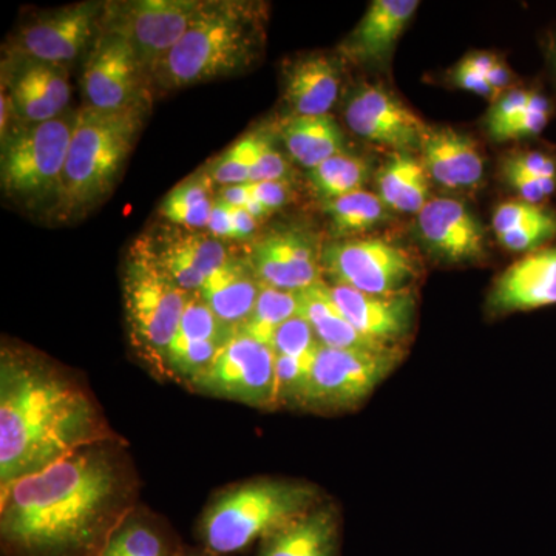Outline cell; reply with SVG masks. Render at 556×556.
<instances>
[{"label": "cell", "instance_id": "cell-1", "mask_svg": "<svg viewBox=\"0 0 556 556\" xmlns=\"http://www.w3.org/2000/svg\"><path fill=\"white\" fill-rule=\"evenodd\" d=\"M137 475L119 439L98 442L0 490L3 556H100L135 510Z\"/></svg>", "mask_w": 556, "mask_h": 556}, {"label": "cell", "instance_id": "cell-2", "mask_svg": "<svg viewBox=\"0 0 556 556\" xmlns=\"http://www.w3.org/2000/svg\"><path fill=\"white\" fill-rule=\"evenodd\" d=\"M118 439L83 382L30 348L0 353V490L80 448Z\"/></svg>", "mask_w": 556, "mask_h": 556}, {"label": "cell", "instance_id": "cell-3", "mask_svg": "<svg viewBox=\"0 0 556 556\" xmlns=\"http://www.w3.org/2000/svg\"><path fill=\"white\" fill-rule=\"evenodd\" d=\"M306 482L255 479L219 493L201 515L199 540L208 554H241L320 504Z\"/></svg>", "mask_w": 556, "mask_h": 556}, {"label": "cell", "instance_id": "cell-4", "mask_svg": "<svg viewBox=\"0 0 556 556\" xmlns=\"http://www.w3.org/2000/svg\"><path fill=\"white\" fill-rule=\"evenodd\" d=\"M260 33L252 5L211 2L150 80L169 91L239 73L257 56Z\"/></svg>", "mask_w": 556, "mask_h": 556}, {"label": "cell", "instance_id": "cell-5", "mask_svg": "<svg viewBox=\"0 0 556 556\" xmlns=\"http://www.w3.org/2000/svg\"><path fill=\"white\" fill-rule=\"evenodd\" d=\"M142 118L144 108L102 112L84 105L76 112L56 197L61 217L83 214L105 199L129 159Z\"/></svg>", "mask_w": 556, "mask_h": 556}, {"label": "cell", "instance_id": "cell-6", "mask_svg": "<svg viewBox=\"0 0 556 556\" xmlns=\"http://www.w3.org/2000/svg\"><path fill=\"white\" fill-rule=\"evenodd\" d=\"M124 306L130 343L153 375L166 378V356L188 305L189 292L161 265L155 247L138 241L123 274Z\"/></svg>", "mask_w": 556, "mask_h": 556}, {"label": "cell", "instance_id": "cell-7", "mask_svg": "<svg viewBox=\"0 0 556 556\" xmlns=\"http://www.w3.org/2000/svg\"><path fill=\"white\" fill-rule=\"evenodd\" d=\"M401 356L399 348L358 351L318 346L299 408L339 413L356 407L393 371Z\"/></svg>", "mask_w": 556, "mask_h": 556}, {"label": "cell", "instance_id": "cell-8", "mask_svg": "<svg viewBox=\"0 0 556 556\" xmlns=\"http://www.w3.org/2000/svg\"><path fill=\"white\" fill-rule=\"evenodd\" d=\"M211 2L199 0H138L102 9V31L130 43L149 80Z\"/></svg>", "mask_w": 556, "mask_h": 556}, {"label": "cell", "instance_id": "cell-9", "mask_svg": "<svg viewBox=\"0 0 556 556\" xmlns=\"http://www.w3.org/2000/svg\"><path fill=\"white\" fill-rule=\"evenodd\" d=\"M76 113L25 127L10 139L2 155V189L21 200H40L56 195Z\"/></svg>", "mask_w": 556, "mask_h": 556}, {"label": "cell", "instance_id": "cell-10", "mask_svg": "<svg viewBox=\"0 0 556 556\" xmlns=\"http://www.w3.org/2000/svg\"><path fill=\"white\" fill-rule=\"evenodd\" d=\"M321 265L331 285L367 294L409 292L419 276V266L409 252L376 237L328 244L321 249Z\"/></svg>", "mask_w": 556, "mask_h": 556}, {"label": "cell", "instance_id": "cell-11", "mask_svg": "<svg viewBox=\"0 0 556 556\" xmlns=\"http://www.w3.org/2000/svg\"><path fill=\"white\" fill-rule=\"evenodd\" d=\"M190 390L255 408H276L273 346L237 331Z\"/></svg>", "mask_w": 556, "mask_h": 556}, {"label": "cell", "instance_id": "cell-12", "mask_svg": "<svg viewBox=\"0 0 556 556\" xmlns=\"http://www.w3.org/2000/svg\"><path fill=\"white\" fill-rule=\"evenodd\" d=\"M149 80L126 39L102 31L84 65L83 91L89 108L102 112L146 108Z\"/></svg>", "mask_w": 556, "mask_h": 556}, {"label": "cell", "instance_id": "cell-13", "mask_svg": "<svg viewBox=\"0 0 556 556\" xmlns=\"http://www.w3.org/2000/svg\"><path fill=\"white\" fill-rule=\"evenodd\" d=\"M348 127L365 141L409 153L420 149L430 127L380 84H362L346 102Z\"/></svg>", "mask_w": 556, "mask_h": 556}, {"label": "cell", "instance_id": "cell-14", "mask_svg": "<svg viewBox=\"0 0 556 556\" xmlns=\"http://www.w3.org/2000/svg\"><path fill=\"white\" fill-rule=\"evenodd\" d=\"M102 9L100 3H79L30 22L11 43L14 58L65 67L89 46Z\"/></svg>", "mask_w": 556, "mask_h": 556}, {"label": "cell", "instance_id": "cell-15", "mask_svg": "<svg viewBox=\"0 0 556 556\" xmlns=\"http://www.w3.org/2000/svg\"><path fill=\"white\" fill-rule=\"evenodd\" d=\"M260 283L283 291H303L325 281L321 251L302 230L270 233L248 255Z\"/></svg>", "mask_w": 556, "mask_h": 556}, {"label": "cell", "instance_id": "cell-16", "mask_svg": "<svg viewBox=\"0 0 556 556\" xmlns=\"http://www.w3.org/2000/svg\"><path fill=\"white\" fill-rule=\"evenodd\" d=\"M329 294L351 325L371 342L397 348L412 331L416 308L412 292L367 294L342 285H329Z\"/></svg>", "mask_w": 556, "mask_h": 556}, {"label": "cell", "instance_id": "cell-17", "mask_svg": "<svg viewBox=\"0 0 556 556\" xmlns=\"http://www.w3.org/2000/svg\"><path fill=\"white\" fill-rule=\"evenodd\" d=\"M417 228L431 252L447 262H470L485 252V233L466 204L455 199L428 200Z\"/></svg>", "mask_w": 556, "mask_h": 556}, {"label": "cell", "instance_id": "cell-18", "mask_svg": "<svg viewBox=\"0 0 556 556\" xmlns=\"http://www.w3.org/2000/svg\"><path fill=\"white\" fill-rule=\"evenodd\" d=\"M556 305V247L538 249L496 278L489 298L493 313Z\"/></svg>", "mask_w": 556, "mask_h": 556}, {"label": "cell", "instance_id": "cell-19", "mask_svg": "<svg viewBox=\"0 0 556 556\" xmlns=\"http://www.w3.org/2000/svg\"><path fill=\"white\" fill-rule=\"evenodd\" d=\"M70 94L65 67L24 62L11 80L9 98L14 116L30 127L65 115Z\"/></svg>", "mask_w": 556, "mask_h": 556}, {"label": "cell", "instance_id": "cell-20", "mask_svg": "<svg viewBox=\"0 0 556 556\" xmlns=\"http://www.w3.org/2000/svg\"><path fill=\"white\" fill-rule=\"evenodd\" d=\"M419 150L428 175L444 188H473L484 177V156L468 135L447 127L428 129Z\"/></svg>", "mask_w": 556, "mask_h": 556}, {"label": "cell", "instance_id": "cell-21", "mask_svg": "<svg viewBox=\"0 0 556 556\" xmlns=\"http://www.w3.org/2000/svg\"><path fill=\"white\" fill-rule=\"evenodd\" d=\"M340 517L336 506L317 504L258 544L257 556H338Z\"/></svg>", "mask_w": 556, "mask_h": 556}, {"label": "cell", "instance_id": "cell-22", "mask_svg": "<svg viewBox=\"0 0 556 556\" xmlns=\"http://www.w3.org/2000/svg\"><path fill=\"white\" fill-rule=\"evenodd\" d=\"M262 283L249 257L230 255L222 268L204 281L199 294L215 316L233 331H240L257 303Z\"/></svg>", "mask_w": 556, "mask_h": 556}, {"label": "cell", "instance_id": "cell-23", "mask_svg": "<svg viewBox=\"0 0 556 556\" xmlns=\"http://www.w3.org/2000/svg\"><path fill=\"white\" fill-rule=\"evenodd\" d=\"M155 251L172 280L189 294L199 292L232 255L222 240L192 232L177 233Z\"/></svg>", "mask_w": 556, "mask_h": 556}, {"label": "cell", "instance_id": "cell-24", "mask_svg": "<svg viewBox=\"0 0 556 556\" xmlns=\"http://www.w3.org/2000/svg\"><path fill=\"white\" fill-rule=\"evenodd\" d=\"M417 7V0H375L348 39L346 53L361 62L386 60Z\"/></svg>", "mask_w": 556, "mask_h": 556}, {"label": "cell", "instance_id": "cell-25", "mask_svg": "<svg viewBox=\"0 0 556 556\" xmlns=\"http://www.w3.org/2000/svg\"><path fill=\"white\" fill-rule=\"evenodd\" d=\"M340 91L338 64L328 56L303 58L289 68L285 100L292 116H324L334 108Z\"/></svg>", "mask_w": 556, "mask_h": 556}, {"label": "cell", "instance_id": "cell-26", "mask_svg": "<svg viewBox=\"0 0 556 556\" xmlns=\"http://www.w3.org/2000/svg\"><path fill=\"white\" fill-rule=\"evenodd\" d=\"M299 316L308 320L321 345L339 348V350H391V348L379 345V343L364 338L351 325V321L348 320L345 314L340 311L334 299L329 294L327 281H320V283L300 291Z\"/></svg>", "mask_w": 556, "mask_h": 556}, {"label": "cell", "instance_id": "cell-27", "mask_svg": "<svg viewBox=\"0 0 556 556\" xmlns=\"http://www.w3.org/2000/svg\"><path fill=\"white\" fill-rule=\"evenodd\" d=\"M280 137L291 159L308 170L345 152L342 130L329 115L291 116L280 127Z\"/></svg>", "mask_w": 556, "mask_h": 556}, {"label": "cell", "instance_id": "cell-28", "mask_svg": "<svg viewBox=\"0 0 556 556\" xmlns=\"http://www.w3.org/2000/svg\"><path fill=\"white\" fill-rule=\"evenodd\" d=\"M428 177L422 161L409 153H394L376 175L379 199L393 211L419 214L428 203Z\"/></svg>", "mask_w": 556, "mask_h": 556}, {"label": "cell", "instance_id": "cell-29", "mask_svg": "<svg viewBox=\"0 0 556 556\" xmlns=\"http://www.w3.org/2000/svg\"><path fill=\"white\" fill-rule=\"evenodd\" d=\"M169 533L141 511L124 519L102 547L100 556H181Z\"/></svg>", "mask_w": 556, "mask_h": 556}, {"label": "cell", "instance_id": "cell-30", "mask_svg": "<svg viewBox=\"0 0 556 556\" xmlns=\"http://www.w3.org/2000/svg\"><path fill=\"white\" fill-rule=\"evenodd\" d=\"M371 174L367 160L342 152L308 172L313 192L321 201H331L364 189Z\"/></svg>", "mask_w": 556, "mask_h": 556}, {"label": "cell", "instance_id": "cell-31", "mask_svg": "<svg viewBox=\"0 0 556 556\" xmlns=\"http://www.w3.org/2000/svg\"><path fill=\"white\" fill-rule=\"evenodd\" d=\"M325 211L338 237L367 232L387 218V206L378 193L362 189L340 199L325 201Z\"/></svg>", "mask_w": 556, "mask_h": 556}, {"label": "cell", "instance_id": "cell-32", "mask_svg": "<svg viewBox=\"0 0 556 556\" xmlns=\"http://www.w3.org/2000/svg\"><path fill=\"white\" fill-rule=\"evenodd\" d=\"M299 313L300 291H283L262 285L255 308L240 331L270 346L277 329Z\"/></svg>", "mask_w": 556, "mask_h": 556}, {"label": "cell", "instance_id": "cell-33", "mask_svg": "<svg viewBox=\"0 0 556 556\" xmlns=\"http://www.w3.org/2000/svg\"><path fill=\"white\" fill-rule=\"evenodd\" d=\"M255 153V134H249L230 146L207 167L212 181L222 186L248 185Z\"/></svg>", "mask_w": 556, "mask_h": 556}, {"label": "cell", "instance_id": "cell-34", "mask_svg": "<svg viewBox=\"0 0 556 556\" xmlns=\"http://www.w3.org/2000/svg\"><path fill=\"white\" fill-rule=\"evenodd\" d=\"M318 342L316 332L302 316L292 317L285 321L274 334L273 346L276 356L311 357L317 353Z\"/></svg>", "mask_w": 556, "mask_h": 556}, {"label": "cell", "instance_id": "cell-35", "mask_svg": "<svg viewBox=\"0 0 556 556\" xmlns=\"http://www.w3.org/2000/svg\"><path fill=\"white\" fill-rule=\"evenodd\" d=\"M551 113V102L547 98L540 93H532L525 112L515 116L506 126L490 134V137L501 142L535 137L546 129Z\"/></svg>", "mask_w": 556, "mask_h": 556}, {"label": "cell", "instance_id": "cell-36", "mask_svg": "<svg viewBox=\"0 0 556 556\" xmlns=\"http://www.w3.org/2000/svg\"><path fill=\"white\" fill-rule=\"evenodd\" d=\"M555 237L556 214L546 208V212L541 217L519 226V228L511 230L506 236L497 237V241L507 251L535 252L543 244H546L548 240L555 239Z\"/></svg>", "mask_w": 556, "mask_h": 556}, {"label": "cell", "instance_id": "cell-37", "mask_svg": "<svg viewBox=\"0 0 556 556\" xmlns=\"http://www.w3.org/2000/svg\"><path fill=\"white\" fill-rule=\"evenodd\" d=\"M291 166L283 153L274 148L273 139L263 134H255V153L252 161L249 182L289 181Z\"/></svg>", "mask_w": 556, "mask_h": 556}, {"label": "cell", "instance_id": "cell-38", "mask_svg": "<svg viewBox=\"0 0 556 556\" xmlns=\"http://www.w3.org/2000/svg\"><path fill=\"white\" fill-rule=\"evenodd\" d=\"M212 195H214V181L208 177L207 170H201L172 189L160 208L197 207L214 201Z\"/></svg>", "mask_w": 556, "mask_h": 556}, {"label": "cell", "instance_id": "cell-39", "mask_svg": "<svg viewBox=\"0 0 556 556\" xmlns=\"http://www.w3.org/2000/svg\"><path fill=\"white\" fill-rule=\"evenodd\" d=\"M503 170L508 185L517 190L521 200L527 201V203H543L556 190V178L535 177V175L527 174V172L511 166L507 161L504 163Z\"/></svg>", "mask_w": 556, "mask_h": 556}, {"label": "cell", "instance_id": "cell-40", "mask_svg": "<svg viewBox=\"0 0 556 556\" xmlns=\"http://www.w3.org/2000/svg\"><path fill=\"white\" fill-rule=\"evenodd\" d=\"M544 212L546 208L541 207L540 204L527 203L525 200L506 201L501 203L493 214V230L496 237L506 236L519 226L541 217Z\"/></svg>", "mask_w": 556, "mask_h": 556}, {"label": "cell", "instance_id": "cell-41", "mask_svg": "<svg viewBox=\"0 0 556 556\" xmlns=\"http://www.w3.org/2000/svg\"><path fill=\"white\" fill-rule=\"evenodd\" d=\"M532 93L533 91L521 89H515L504 93L503 97L495 102L492 110H490L489 115H486L485 123L489 135L506 126V124L510 123L519 113L525 112L527 105H529L530 98H532Z\"/></svg>", "mask_w": 556, "mask_h": 556}, {"label": "cell", "instance_id": "cell-42", "mask_svg": "<svg viewBox=\"0 0 556 556\" xmlns=\"http://www.w3.org/2000/svg\"><path fill=\"white\" fill-rule=\"evenodd\" d=\"M249 189H251L252 199L260 201L273 214L278 208L287 206L292 197L289 181L249 182Z\"/></svg>", "mask_w": 556, "mask_h": 556}, {"label": "cell", "instance_id": "cell-43", "mask_svg": "<svg viewBox=\"0 0 556 556\" xmlns=\"http://www.w3.org/2000/svg\"><path fill=\"white\" fill-rule=\"evenodd\" d=\"M507 163L535 177L556 178V160L543 152L517 153Z\"/></svg>", "mask_w": 556, "mask_h": 556}, {"label": "cell", "instance_id": "cell-44", "mask_svg": "<svg viewBox=\"0 0 556 556\" xmlns=\"http://www.w3.org/2000/svg\"><path fill=\"white\" fill-rule=\"evenodd\" d=\"M208 236L218 240H237L233 228L232 207L217 199L214 200L207 223Z\"/></svg>", "mask_w": 556, "mask_h": 556}, {"label": "cell", "instance_id": "cell-45", "mask_svg": "<svg viewBox=\"0 0 556 556\" xmlns=\"http://www.w3.org/2000/svg\"><path fill=\"white\" fill-rule=\"evenodd\" d=\"M453 80H455L456 86H459L460 89L477 93L479 97H496V91L486 83L485 76L479 75L478 72H475V70L464 61L455 68Z\"/></svg>", "mask_w": 556, "mask_h": 556}, {"label": "cell", "instance_id": "cell-46", "mask_svg": "<svg viewBox=\"0 0 556 556\" xmlns=\"http://www.w3.org/2000/svg\"><path fill=\"white\" fill-rule=\"evenodd\" d=\"M215 199L223 201L230 207H244L251 200V189L248 185L223 186Z\"/></svg>", "mask_w": 556, "mask_h": 556}, {"label": "cell", "instance_id": "cell-47", "mask_svg": "<svg viewBox=\"0 0 556 556\" xmlns=\"http://www.w3.org/2000/svg\"><path fill=\"white\" fill-rule=\"evenodd\" d=\"M236 239L247 240L257 230L258 222L244 207H232Z\"/></svg>", "mask_w": 556, "mask_h": 556}, {"label": "cell", "instance_id": "cell-48", "mask_svg": "<svg viewBox=\"0 0 556 556\" xmlns=\"http://www.w3.org/2000/svg\"><path fill=\"white\" fill-rule=\"evenodd\" d=\"M486 83L490 84L493 90L496 91V94L504 89H507L511 84V73L508 70L506 64L497 61L495 67L490 70L485 75Z\"/></svg>", "mask_w": 556, "mask_h": 556}, {"label": "cell", "instance_id": "cell-49", "mask_svg": "<svg viewBox=\"0 0 556 556\" xmlns=\"http://www.w3.org/2000/svg\"><path fill=\"white\" fill-rule=\"evenodd\" d=\"M464 62H466L467 65H470V67L473 68L475 72H478L479 75L485 76L490 70L495 67L497 60L495 54L482 53V51H479V53H473L470 54V56H467Z\"/></svg>", "mask_w": 556, "mask_h": 556}, {"label": "cell", "instance_id": "cell-50", "mask_svg": "<svg viewBox=\"0 0 556 556\" xmlns=\"http://www.w3.org/2000/svg\"><path fill=\"white\" fill-rule=\"evenodd\" d=\"M244 208H247L249 214H251L252 217L257 219L258 223L263 222V219L268 218L269 215H273V212H270L268 207L263 206V204L260 203V201L252 199V197L251 200L248 201V204L247 206H244Z\"/></svg>", "mask_w": 556, "mask_h": 556}, {"label": "cell", "instance_id": "cell-51", "mask_svg": "<svg viewBox=\"0 0 556 556\" xmlns=\"http://www.w3.org/2000/svg\"><path fill=\"white\" fill-rule=\"evenodd\" d=\"M548 61H551L556 78V38L552 39L551 43H548Z\"/></svg>", "mask_w": 556, "mask_h": 556}, {"label": "cell", "instance_id": "cell-52", "mask_svg": "<svg viewBox=\"0 0 556 556\" xmlns=\"http://www.w3.org/2000/svg\"><path fill=\"white\" fill-rule=\"evenodd\" d=\"M181 556H217V555L208 554L207 551H204V548H201V551L182 552Z\"/></svg>", "mask_w": 556, "mask_h": 556}]
</instances>
